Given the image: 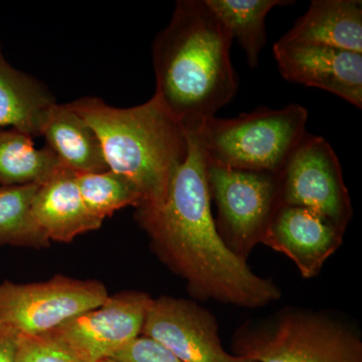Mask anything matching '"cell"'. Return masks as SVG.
Returning a JSON list of instances; mask_svg holds the SVG:
<instances>
[{"mask_svg":"<svg viewBox=\"0 0 362 362\" xmlns=\"http://www.w3.org/2000/svg\"><path fill=\"white\" fill-rule=\"evenodd\" d=\"M40 185H0V247H45L49 240L32 214Z\"/></svg>","mask_w":362,"mask_h":362,"instance_id":"19","label":"cell"},{"mask_svg":"<svg viewBox=\"0 0 362 362\" xmlns=\"http://www.w3.org/2000/svg\"><path fill=\"white\" fill-rule=\"evenodd\" d=\"M233 37L206 0H180L153 42L156 96L185 131L197 130L239 88Z\"/></svg>","mask_w":362,"mask_h":362,"instance_id":"2","label":"cell"},{"mask_svg":"<svg viewBox=\"0 0 362 362\" xmlns=\"http://www.w3.org/2000/svg\"><path fill=\"white\" fill-rule=\"evenodd\" d=\"M141 335L160 343L183 362H256L226 351L216 316L192 300H152Z\"/></svg>","mask_w":362,"mask_h":362,"instance_id":"9","label":"cell"},{"mask_svg":"<svg viewBox=\"0 0 362 362\" xmlns=\"http://www.w3.org/2000/svg\"><path fill=\"white\" fill-rule=\"evenodd\" d=\"M273 54L285 80L327 90L362 108V54L280 40Z\"/></svg>","mask_w":362,"mask_h":362,"instance_id":"11","label":"cell"},{"mask_svg":"<svg viewBox=\"0 0 362 362\" xmlns=\"http://www.w3.org/2000/svg\"><path fill=\"white\" fill-rule=\"evenodd\" d=\"M301 105L259 107L235 118L206 119L194 130L207 161L240 170L280 173L306 133Z\"/></svg>","mask_w":362,"mask_h":362,"instance_id":"5","label":"cell"},{"mask_svg":"<svg viewBox=\"0 0 362 362\" xmlns=\"http://www.w3.org/2000/svg\"><path fill=\"white\" fill-rule=\"evenodd\" d=\"M65 168L49 147L35 148L32 136L0 129V182L4 187L40 185Z\"/></svg>","mask_w":362,"mask_h":362,"instance_id":"17","label":"cell"},{"mask_svg":"<svg viewBox=\"0 0 362 362\" xmlns=\"http://www.w3.org/2000/svg\"><path fill=\"white\" fill-rule=\"evenodd\" d=\"M310 209L345 233L354 216L341 164L329 143L307 133L280 173L279 206Z\"/></svg>","mask_w":362,"mask_h":362,"instance_id":"8","label":"cell"},{"mask_svg":"<svg viewBox=\"0 0 362 362\" xmlns=\"http://www.w3.org/2000/svg\"><path fill=\"white\" fill-rule=\"evenodd\" d=\"M42 135L65 168L76 173L109 170L101 142L93 128L68 104L54 103L47 112Z\"/></svg>","mask_w":362,"mask_h":362,"instance_id":"15","label":"cell"},{"mask_svg":"<svg viewBox=\"0 0 362 362\" xmlns=\"http://www.w3.org/2000/svg\"><path fill=\"white\" fill-rule=\"evenodd\" d=\"M102 362H117V361H114V359L108 358V359H105V361H103Z\"/></svg>","mask_w":362,"mask_h":362,"instance_id":"24","label":"cell"},{"mask_svg":"<svg viewBox=\"0 0 362 362\" xmlns=\"http://www.w3.org/2000/svg\"><path fill=\"white\" fill-rule=\"evenodd\" d=\"M207 185L216 206V230L228 249L249 258L279 207L280 173L240 170L207 161Z\"/></svg>","mask_w":362,"mask_h":362,"instance_id":"6","label":"cell"},{"mask_svg":"<svg viewBox=\"0 0 362 362\" xmlns=\"http://www.w3.org/2000/svg\"><path fill=\"white\" fill-rule=\"evenodd\" d=\"M0 185H1V182H0Z\"/></svg>","mask_w":362,"mask_h":362,"instance_id":"25","label":"cell"},{"mask_svg":"<svg viewBox=\"0 0 362 362\" xmlns=\"http://www.w3.org/2000/svg\"><path fill=\"white\" fill-rule=\"evenodd\" d=\"M232 354L256 362H362V334L340 312L286 306L240 325Z\"/></svg>","mask_w":362,"mask_h":362,"instance_id":"4","label":"cell"},{"mask_svg":"<svg viewBox=\"0 0 362 362\" xmlns=\"http://www.w3.org/2000/svg\"><path fill=\"white\" fill-rule=\"evenodd\" d=\"M76 175L66 168L59 169L40 185L33 197V218L49 240L69 243L102 226L88 211Z\"/></svg>","mask_w":362,"mask_h":362,"instance_id":"13","label":"cell"},{"mask_svg":"<svg viewBox=\"0 0 362 362\" xmlns=\"http://www.w3.org/2000/svg\"><path fill=\"white\" fill-rule=\"evenodd\" d=\"M54 103L42 83L6 61L0 45V129L11 126L30 136L42 135L45 117Z\"/></svg>","mask_w":362,"mask_h":362,"instance_id":"16","label":"cell"},{"mask_svg":"<svg viewBox=\"0 0 362 362\" xmlns=\"http://www.w3.org/2000/svg\"><path fill=\"white\" fill-rule=\"evenodd\" d=\"M187 158L176 171L160 206L137 211V220L162 261L187 282L199 301L240 308L268 306L280 287L261 277L230 252L216 230L207 185V159L194 131L187 132Z\"/></svg>","mask_w":362,"mask_h":362,"instance_id":"1","label":"cell"},{"mask_svg":"<svg viewBox=\"0 0 362 362\" xmlns=\"http://www.w3.org/2000/svg\"><path fill=\"white\" fill-rule=\"evenodd\" d=\"M207 6L225 25L233 40L246 52L247 64L257 68L267 44L265 20L276 6H288L287 0H206Z\"/></svg>","mask_w":362,"mask_h":362,"instance_id":"18","label":"cell"},{"mask_svg":"<svg viewBox=\"0 0 362 362\" xmlns=\"http://www.w3.org/2000/svg\"><path fill=\"white\" fill-rule=\"evenodd\" d=\"M16 362H84L54 331L18 337Z\"/></svg>","mask_w":362,"mask_h":362,"instance_id":"21","label":"cell"},{"mask_svg":"<svg viewBox=\"0 0 362 362\" xmlns=\"http://www.w3.org/2000/svg\"><path fill=\"white\" fill-rule=\"evenodd\" d=\"M98 281L57 276L45 282L0 284V327L18 337L44 334L108 299Z\"/></svg>","mask_w":362,"mask_h":362,"instance_id":"7","label":"cell"},{"mask_svg":"<svg viewBox=\"0 0 362 362\" xmlns=\"http://www.w3.org/2000/svg\"><path fill=\"white\" fill-rule=\"evenodd\" d=\"M18 337L0 327V362H16Z\"/></svg>","mask_w":362,"mask_h":362,"instance_id":"23","label":"cell"},{"mask_svg":"<svg viewBox=\"0 0 362 362\" xmlns=\"http://www.w3.org/2000/svg\"><path fill=\"white\" fill-rule=\"evenodd\" d=\"M152 300L146 293H119L54 332L83 361L102 362L141 335Z\"/></svg>","mask_w":362,"mask_h":362,"instance_id":"10","label":"cell"},{"mask_svg":"<svg viewBox=\"0 0 362 362\" xmlns=\"http://www.w3.org/2000/svg\"><path fill=\"white\" fill-rule=\"evenodd\" d=\"M78 190L88 211L100 223L118 209L126 206L139 209L141 195L137 187L125 176L114 171L96 173H77Z\"/></svg>","mask_w":362,"mask_h":362,"instance_id":"20","label":"cell"},{"mask_svg":"<svg viewBox=\"0 0 362 362\" xmlns=\"http://www.w3.org/2000/svg\"><path fill=\"white\" fill-rule=\"evenodd\" d=\"M96 133L110 170L137 187V211L160 206L188 152L187 131L153 97L131 108H116L96 97L68 103Z\"/></svg>","mask_w":362,"mask_h":362,"instance_id":"3","label":"cell"},{"mask_svg":"<svg viewBox=\"0 0 362 362\" xmlns=\"http://www.w3.org/2000/svg\"><path fill=\"white\" fill-rule=\"evenodd\" d=\"M280 40L327 45L362 54V2L313 0L306 13Z\"/></svg>","mask_w":362,"mask_h":362,"instance_id":"14","label":"cell"},{"mask_svg":"<svg viewBox=\"0 0 362 362\" xmlns=\"http://www.w3.org/2000/svg\"><path fill=\"white\" fill-rule=\"evenodd\" d=\"M117 362H183L160 343L140 335L111 357Z\"/></svg>","mask_w":362,"mask_h":362,"instance_id":"22","label":"cell"},{"mask_svg":"<svg viewBox=\"0 0 362 362\" xmlns=\"http://www.w3.org/2000/svg\"><path fill=\"white\" fill-rule=\"evenodd\" d=\"M344 233L310 209L280 206L274 214L261 244L288 257L301 277L310 280L342 246Z\"/></svg>","mask_w":362,"mask_h":362,"instance_id":"12","label":"cell"}]
</instances>
